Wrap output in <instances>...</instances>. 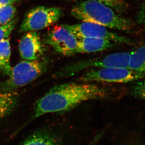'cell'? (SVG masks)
Listing matches in <instances>:
<instances>
[{"instance_id": "cell-1", "label": "cell", "mask_w": 145, "mask_h": 145, "mask_svg": "<svg viewBox=\"0 0 145 145\" xmlns=\"http://www.w3.org/2000/svg\"><path fill=\"white\" fill-rule=\"evenodd\" d=\"M108 89L90 82L57 85L36 101L29 122L44 114L69 111L87 101L106 99Z\"/></svg>"}, {"instance_id": "cell-2", "label": "cell", "mask_w": 145, "mask_h": 145, "mask_svg": "<svg viewBox=\"0 0 145 145\" xmlns=\"http://www.w3.org/2000/svg\"><path fill=\"white\" fill-rule=\"evenodd\" d=\"M71 14L75 18L103 25L109 29L129 32L133 29L130 20L121 17L108 6L94 0H88L77 4Z\"/></svg>"}, {"instance_id": "cell-3", "label": "cell", "mask_w": 145, "mask_h": 145, "mask_svg": "<svg viewBox=\"0 0 145 145\" xmlns=\"http://www.w3.org/2000/svg\"><path fill=\"white\" fill-rule=\"evenodd\" d=\"M50 61L47 59L24 60L12 68L9 78L0 83L1 91H14L35 80L47 70Z\"/></svg>"}, {"instance_id": "cell-4", "label": "cell", "mask_w": 145, "mask_h": 145, "mask_svg": "<svg viewBox=\"0 0 145 145\" xmlns=\"http://www.w3.org/2000/svg\"><path fill=\"white\" fill-rule=\"evenodd\" d=\"M131 52H120L108 55L103 57L81 60L72 63L55 72L56 78L71 76L85 69L105 67L128 68Z\"/></svg>"}, {"instance_id": "cell-5", "label": "cell", "mask_w": 145, "mask_h": 145, "mask_svg": "<svg viewBox=\"0 0 145 145\" xmlns=\"http://www.w3.org/2000/svg\"><path fill=\"white\" fill-rule=\"evenodd\" d=\"M145 78L143 74L125 67H105L93 69L84 73L80 81L125 84Z\"/></svg>"}, {"instance_id": "cell-6", "label": "cell", "mask_w": 145, "mask_h": 145, "mask_svg": "<svg viewBox=\"0 0 145 145\" xmlns=\"http://www.w3.org/2000/svg\"><path fill=\"white\" fill-rule=\"evenodd\" d=\"M62 10L57 7L39 6L28 11L20 27V32L36 31L47 28L57 22Z\"/></svg>"}, {"instance_id": "cell-7", "label": "cell", "mask_w": 145, "mask_h": 145, "mask_svg": "<svg viewBox=\"0 0 145 145\" xmlns=\"http://www.w3.org/2000/svg\"><path fill=\"white\" fill-rule=\"evenodd\" d=\"M78 39L94 38L106 39L114 43L130 44L133 40L129 38L119 35L110 31L108 28L99 24L83 21L80 24L64 25Z\"/></svg>"}, {"instance_id": "cell-8", "label": "cell", "mask_w": 145, "mask_h": 145, "mask_svg": "<svg viewBox=\"0 0 145 145\" xmlns=\"http://www.w3.org/2000/svg\"><path fill=\"white\" fill-rule=\"evenodd\" d=\"M78 38L65 25L54 27L45 39L46 44L64 56H72L78 53Z\"/></svg>"}, {"instance_id": "cell-9", "label": "cell", "mask_w": 145, "mask_h": 145, "mask_svg": "<svg viewBox=\"0 0 145 145\" xmlns=\"http://www.w3.org/2000/svg\"><path fill=\"white\" fill-rule=\"evenodd\" d=\"M23 36L19 43L20 55L26 60H36L41 57L44 47L40 36L35 31H29Z\"/></svg>"}, {"instance_id": "cell-10", "label": "cell", "mask_w": 145, "mask_h": 145, "mask_svg": "<svg viewBox=\"0 0 145 145\" xmlns=\"http://www.w3.org/2000/svg\"><path fill=\"white\" fill-rule=\"evenodd\" d=\"M115 43L106 39L84 38L78 39V53H94L107 50Z\"/></svg>"}, {"instance_id": "cell-11", "label": "cell", "mask_w": 145, "mask_h": 145, "mask_svg": "<svg viewBox=\"0 0 145 145\" xmlns=\"http://www.w3.org/2000/svg\"><path fill=\"white\" fill-rule=\"evenodd\" d=\"M20 145H63L54 134L47 131L35 133L25 139Z\"/></svg>"}, {"instance_id": "cell-12", "label": "cell", "mask_w": 145, "mask_h": 145, "mask_svg": "<svg viewBox=\"0 0 145 145\" xmlns=\"http://www.w3.org/2000/svg\"><path fill=\"white\" fill-rule=\"evenodd\" d=\"M18 100V94L15 91H0V121L13 111L17 106Z\"/></svg>"}, {"instance_id": "cell-13", "label": "cell", "mask_w": 145, "mask_h": 145, "mask_svg": "<svg viewBox=\"0 0 145 145\" xmlns=\"http://www.w3.org/2000/svg\"><path fill=\"white\" fill-rule=\"evenodd\" d=\"M10 55L11 48L10 39L8 38L0 42V72L8 77L11 75L12 71Z\"/></svg>"}, {"instance_id": "cell-14", "label": "cell", "mask_w": 145, "mask_h": 145, "mask_svg": "<svg viewBox=\"0 0 145 145\" xmlns=\"http://www.w3.org/2000/svg\"><path fill=\"white\" fill-rule=\"evenodd\" d=\"M128 68L145 75V43L131 52Z\"/></svg>"}, {"instance_id": "cell-15", "label": "cell", "mask_w": 145, "mask_h": 145, "mask_svg": "<svg viewBox=\"0 0 145 145\" xmlns=\"http://www.w3.org/2000/svg\"><path fill=\"white\" fill-rule=\"evenodd\" d=\"M17 10L13 5L0 6V25L7 24L15 18Z\"/></svg>"}, {"instance_id": "cell-16", "label": "cell", "mask_w": 145, "mask_h": 145, "mask_svg": "<svg viewBox=\"0 0 145 145\" xmlns=\"http://www.w3.org/2000/svg\"><path fill=\"white\" fill-rule=\"evenodd\" d=\"M108 6L117 12H124L129 8L128 4L124 0H94Z\"/></svg>"}, {"instance_id": "cell-17", "label": "cell", "mask_w": 145, "mask_h": 145, "mask_svg": "<svg viewBox=\"0 0 145 145\" xmlns=\"http://www.w3.org/2000/svg\"><path fill=\"white\" fill-rule=\"evenodd\" d=\"M18 19L14 18L12 21L4 25H0V42L8 39L14 30Z\"/></svg>"}, {"instance_id": "cell-18", "label": "cell", "mask_w": 145, "mask_h": 145, "mask_svg": "<svg viewBox=\"0 0 145 145\" xmlns=\"http://www.w3.org/2000/svg\"><path fill=\"white\" fill-rule=\"evenodd\" d=\"M132 93L136 98L145 100V80L134 84L132 88Z\"/></svg>"}, {"instance_id": "cell-19", "label": "cell", "mask_w": 145, "mask_h": 145, "mask_svg": "<svg viewBox=\"0 0 145 145\" xmlns=\"http://www.w3.org/2000/svg\"><path fill=\"white\" fill-rule=\"evenodd\" d=\"M137 22L145 30V1L141 6L138 15L137 16Z\"/></svg>"}, {"instance_id": "cell-20", "label": "cell", "mask_w": 145, "mask_h": 145, "mask_svg": "<svg viewBox=\"0 0 145 145\" xmlns=\"http://www.w3.org/2000/svg\"><path fill=\"white\" fill-rule=\"evenodd\" d=\"M19 0H0V6L14 5Z\"/></svg>"}]
</instances>
